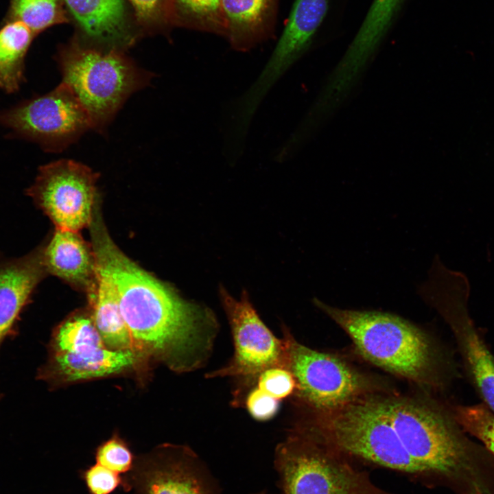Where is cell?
<instances>
[{
	"instance_id": "6da1fadb",
	"label": "cell",
	"mask_w": 494,
	"mask_h": 494,
	"mask_svg": "<svg viewBox=\"0 0 494 494\" xmlns=\"http://www.w3.org/2000/svg\"><path fill=\"white\" fill-rule=\"evenodd\" d=\"M89 227L97 269L116 291L135 351L178 373L201 368L218 331L214 314L183 299L126 256L110 237L98 209Z\"/></svg>"
},
{
	"instance_id": "7a4b0ae2",
	"label": "cell",
	"mask_w": 494,
	"mask_h": 494,
	"mask_svg": "<svg viewBox=\"0 0 494 494\" xmlns=\"http://www.w3.org/2000/svg\"><path fill=\"white\" fill-rule=\"evenodd\" d=\"M314 303L350 337L367 361L423 386L440 385L441 357L427 334L396 314Z\"/></svg>"
},
{
	"instance_id": "3957f363",
	"label": "cell",
	"mask_w": 494,
	"mask_h": 494,
	"mask_svg": "<svg viewBox=\"0 0 494 494\" xmlns=\"http://www.w3.org/2000/svg\"><path fill=\"white\" fill-rule=\"evenodd\" d=\"M58 60L62 82L87 112L92 130L102 134L126 100L148 86L154 76L122 51H103L77 40L60 50Z\"/></svg>"
},
{
	"instance_id": "277c9868",
	"label": "cell",
	"mask_w": 494,
	"mask_h": 494,
	"mask_svg": "<svg viewBox=\"0 0 494 494\" xmlns=\"http://www.w3.org/2000/svg\"><path fill=\"white\" fill-rule=\"evenodd\" d=\"M309 431L342 456L423 479L427 471L407 452L377 399H357L319 414Z\"/></svg>"
},
{
	"instance_id": "5b68a950",
	"label": "cell",
	"mask_w": 494,
	"mask_h": 494,
	"mask_svg": "<svg viewBox=\"0 0 494 494\" xmlns=\"http://www.w3.org/2000/svg\"><path fill=\"white\" fill-rule=\"evenodd\" d=\"M377 401L407 452L430 477L456 478L470 467L478 451L453 412L405 399Z\"/></svg>"
},
{
	"instance_id": "8992f818",
	"label": "cell",
	"mask_w": 494,
	"mask_h": 494,
	"mask_svg": "<svg viewBox=\"0 0 494 494\" xmlns=\"http://www.w3.org/2000/svg\"><path fill=\"white\" fill-rule=\"evenodd\" d=\"M274 467L281 494H390L301 425L277 445Z\"/></svg>"
},
{
	"instance_id": "52a82bcc",
	"label": "cell",
	"mask_w": 494,
	"mask_h": 494,
	"mask_svg": "<svg viewBox=\"0 0 494 494\" xmlns=\"http://www.w3.org/2000/svg\"><path fill=\"white\" fill-rule=\"evenodd\" d=\"M419 291L449 325L469 380L494 414V355L471 316V285L467 276L448 268L436 255L428 278Z\"/></svg>"
},
{
	"instance_id": "ba28073f",
	"label": "cell",
	"mask_w": 494,
	"mask_h": 494,
	"mask_svg": "<svg viewBox=\"0 0 494 494\" xmlns=\"http://www.w3.org/2000/svg\"><path fill=\"white\" fill-rule=\"evenodd\" d=\"M142 357L132 349H108L90 313L78 312L55 329L49 359L40 375L56 384L101 378L128 370Z\"/></svg>"
},
{
	"instance_id": "9c48e42d",
	"label": "cell",
	"mask_w": 494,
	"mask_h": 494,
	"mask_svg": "<svg viewBox=\"0 0 494 494\" xmlns=\"http://www.w3.org/2000/svg\"><path fill=\"white\" fill-rule=\"evenodd\" d=\"M283 332L286 368L296 383L292 395L296 402L305 404L319 415L360 399L368 391L366 378L344 361L299 343L286 327Z\"/></svg>"
},
{
	"instance_id": "30bf717a",
	"label": "cell",
	"mask_w": 494,
	"mask_h": 494,
	"mask_svg": "<svg viewBox=\"0 0 494 494\" xmlns=\"http://www.w3.org/2000/svg\"><path fill=\"white\" fill-rule=\"evenodd\" d=\"M219 292L231 329L234 354L228 363L208 373L207 377L237 379L240 384L235 392L237 404L242 388L255 384L265 370L286 368V346L283 338H277L261 320L246 291L242 292L239 299L234 298L223 286Z\"/></svg>"
},
{
	"instance_id": "8fae6325",
	"label": "cell",
	"mask_w": 494,
	"mask_h": 494,
	"mask_svg": "<svg viewBox=\"0 0 494 494\" xmlns=\"http://www.w3.org/2000/svg\"><path fill=\"white\" fill-rule=\"evenodd\" d=\"M99 176L81 163L59 160L40 167L29 194L56 228L79 232L93 220Z\"/></svg>"
},
{
	"instance_id": "7c38bea8",
	"label": "cell",
	"mask_w": 494,
	"mask_h": 494,
	"mask_svg": "<svg viewBox=\"0 0 494 494\" xmlns=\"http://www.w3.org/2000/svg\"><path fill=\"white\" fill-rule=\"evenodd\" d=\"M1 121L54 152L66 149L92 130L87 112L62 82L51 92L6 113Z\"/></svg>"
},
{
	"instance_id": "4fadbf2b",
	"label": "cell",
	"mask_w": 494,
	"mask_h": 494,
	"mask_svg": "<svg viewBox=\"0 0 494 494\" xmlns=\"http://www.w3.org/2000/svg\"><path fill=\"white\" fill-rule=\"evenodd\" d=\"M122 486L137 494H221L207 464L184 445H162L134 460Z\"/></svg>"
},
{
	"instance_id": "5bb4252c",
	"label": "cell",
	"mask_w": 494,
	"mask_h": 494,
	"mask_svg": "<svg viewBox=\"0 0 494 494\" xmlns=\"http://www.w3.org/2000/svg\"><path fill=\"white\" fill-rule=\"evenodd\" d=\"M329 0H296L285 28L257 78L236 102L239 113L253 117L261 102L284 73L302 56L322 23Z\"/></svg>"
},
{
	"instance_id": "9a60e30c",
	"label": "cell",
	"mask_w": 494,
	"mask_h": 494,
	"mask_svg": "<svg viewBox=\"0 0 494 494\" xmlns=\"http://www.w3.org/2000/svg\"><path fill=\"white\" fill-rule=\"evenodd\" d=\"M403 0H373L346 53L311 109L320 117L346 97L389 30Z\"/></svg>"
},
{
	"instance_id": "2e32d148",
	"label": "cell",
	"mask_w": 494,
	"mask_h": 494,
	"mask_svg": "<svg viewBox=\"0 0 494 494\" xmlns=\"http://www.w3.org/2000/svg\"><path fill=\"white\" fill-rule=\"evenodd\" d=\"M42 261L45 270L86 294L97 283L95 252L78 231L56 228Z\"/></svg>"
},
{
	"instance_id": "e0dca14e",
	"label": "cell",
	"mask_w": 494,
	"mask_h": 494,
	"mask_svg": "<svg viewBox=\"0 0 494 494\" xmlns=\"http://www.w3.org/2000/svg\"><path fill=\"white\" fill-rule=\"evenodd\" d=\"M84 33L107 47L122 51L134 42L123 0H64Z\"/></svg>"
},
{
	"instance_id": "ac0fdd59",
	"label": "cell",
	"mask_w": 494,
	"mask_h": 494,
	"mask_svg": "<svg viewBox=\"0 0 494 494\" xmlns=\"http://www.w3.org/2000/svg\"><path fill=\"white\" fill-rule=\"evenodd\" d=\"M278 0H222L225 37L231 47L247 51L272 33Z\"/></svg>"
},
{
	"instance_id": "d6986e66",
	"label": "cell",
	"mask_w": 494,
	"mask_h": 494,
	"mask_svg": "<svg viewBox=\"0 0 494 494\" xmlns=\"http://www.w3.org/2000/svg\"><path fill=\"white\" fill-rule=\"evenodd\" d=\"M45 270L42 255L0 270V345Z\"/></svg>"
},
{
	"instance_id": "ffe728a7",
	"label": "cell",
	"mask_w": 494,
	"mask_h": 494,
	"mask_svg": "<svg viewBox=\"0 0 494 494\" xmlns=\"http://www.w3.org/2000/svg\"><path fill=\"white\" fill-rule=\"evenodd\" d=\"M87 296L91 318L106 346L112 350L135 351L116 291L98 269L97 283Z\"/></svg>"
},
{
	"instance_id": "44dd1931",
	"label": "cell",
	"mask_w": 494,
	"mask_h": 494,
	"mask_svg": "<svg viewBox=\"0 0 494 494\" xmlns=\"http://www.w3.org/2000/svg\"><path fill=\"white\" fill-rule=\"evenodd\" d=\"M23 23L12 21L0 30V89L15 91L23 77V60L34 36Z\"/></svg>"
},
{
	"instance_id": "7402d4cb",
	"label": "cell",
	"mask_w": 494,
	"mask_h": 494,
	"mask_svg": "<svg viewBox=\"0 0 494 494\" xmlns=\"http://www.w3.org/2000/svg\"><path fill=\"white\" fill-rule=\"evenodd\" d=\"M174 23L225 36L222 0H173Z\"/></svg>"
},
{
	"instance_id": "603a6c76",
	"label": "cell",
	"mask_w": 494,
	"mask_h": 494,
	"mask_svg": "<svg viewBox=\"0 0 494 494\" xmlns=\"http://www.w3.org/2000/svg\"><path fill=\"white\" fill-rule=\"evenodd\" d=\"M14 21L25 25L34 34L67 21L60 0H11Z\"/></svg>"
},
{
	"instance_id": "cb8c5ba5",
	"label": "cell",
	"mask_w": 494,
	"mask_h": 494,
	"mask_svg": "<svg viewBox=\"0 0 494 494\" xmlns=\"http://www.w3.org/2000/svg\"><path fill=\"white\" fill-rule=\"evenodd\" d=\"M452 412L462 430L480 440L494 455V414L483 403L458 405Z\"/></svg>"
},
{
	"instance_id": "d4e9b609",
	"label": "cell",
	"mask_w": 494,
	"mask_h": 494,
	"mask_svg": "<svg viewBox=\"0 0 494 494\" xmlns=\"http://www.w3.org/2000/svg\"><path fill=\"white\" fill-rule=\"evenodd\" d=\"M95 459L97 463L117 473H127L134 462L128 445L115 434L97 448Z\"/></svg>"
},
{
	"instance_id": "484cf974",
	"label": "cell",
	"mask_w": 494,
	"mask_h": 494,
	"mask_svg": "<svg viewBox=\"0 0 494 494\" xmlns=\"http://www.w3.org/2000/svg\"><path fill=\"white\" fill-rule=\"evenodd\" d=\"M139 23L148 26L174 23L173 0H129Z\"/></svg>"
},
{
	"instance_id": "4316f807",
	"label": "cell",
	"mask_w": 494,
	"mask_h": 494,
	"mask_svg": "<svg viewBox=\"0 0 494 494\" xmlns=\"http://www.w3.org/2000/svg\"><path fill=\"white\" fill-rule=\"evenodd\" d=\"M257 384V387L279 401L293 395L296 388L293 374L280 367L265 370L259 375Z\"/></svg>"
},
{
	"instance_id": "83f0119b",
	"label": "cell",
	"mask_w": 494,
	"mask_h": 494,
	"mask_svg": "<svg viewBox=\"0 0 494 494\" xmlns=\"http://www.w3.org/2000/svg\"><path fill=\"white\" fill-rule=\"evenodd\" d=\"M91 494H110L122 485V478L109 469L96 463L82 473Z\"/></svg>"
},
{
	"instance_id": "f1b7e54d",
	"label": "cell",
	"mask_w": 494,
	"mask_h": 494,
	"mask_svg": "<svg viewBox=\"0 0 494 494\" xmlns=\"http://www.w3.org/2000/svg\"><path fill=\"white\" fill-rule=\"evenodd\" d=\"M246 406L255 419L267 421L278 412L279 400L255 386L247 395Z\"/></svg>"
},
{
	"instance_id": "f546056e",
	"label": "cell",
	"mask_w": 494,
	"mask_h": 494,
	"mask_svg": "<svg viewBox=\"0 0 494 494\" xmlns=\"http://www.w3.org/2000/svg\"><path fill=\"white\" fill-rule=\"evenodd\" d=\"M252 494H267V493H266V491H259V492L254 493H252Z\"/></svg>"
}]
</instances>
